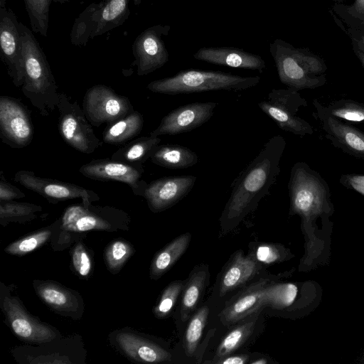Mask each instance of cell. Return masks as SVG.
<instances>
[{
  "label": "cell",
  "instance_id": "cell-1",
  "mask_svg": "<svg viewBox=\"0 0 364 364\" xmlns=\"http://www.w3.org/2000/svg\"><path fill=\"white\" fill-rule=\"evenodd\" d=\"M288 191L289 214L301 218L305 240L299 271L308 272L327 265L331 259V217L335 211L328 183L306 163L298 161L291 167Z\"/></svg>",
  "mask_w": 364,
  "mask_h": 364
},
{
  "label": "cell",
  "instance_id": "cell-2",
  "mask_svg": "<svg viewBox=\"0 0 364 364\" xmlns=\"http://www.w3.org/2000/svg\"><path fill=\"white\" fill-rule=\"evenodd\" d=\"M286 145L282 136H272L239 174L222 215L224 222L241 219L268 194L281 171L279 164Z\"/></svg>",
  "mask_w": 364,
  "mask_h": 364
},
{
  "label": "cell",
  "instance_id": "cell-3",
  "mask_svg": "<svg viewBox=\"0 0 364 364\" xmlns=\"http://www.w3.org/2000/svg\"><path fill=\"white\" fill-rule=\"evenodd\" d=\"M24 82L21 90L43 117L53 112L59 101L58 85L52 70L31 29L20 22Z\"/></svg>",
  "mask_w": 364,
  "mask_h": 364
},
{
  "label": "cell",
  "instance_id": "cell-4",
  "mask_svg": "<svg viewBox=\"0 0 364 364\" xmlns=\"http://www.w3.org/2000/svg\"><path fill=\"white\" fill-rule=\"evenodd\" d=\"M280 82L299 91L326 85L328 67L323 58L306 48H297L277 38L269 45Z\"/></svg>",
  "mask_w": 364,
  "mask_h": 364
},
{
  "label": "cell",
  "instance_id": "cell-5",
  "mask_svg": "<svg viewBox=\"0 0 364 364\" xmlns=\"http://www.w3.org/2000/svg\"><path fill=\"white\" fill-rule=\"evenodd\" d=\"M259 76H240L220 71L186 70L173 76L150 82L152 92L165 95L188 94L215 90H245L260 82Z\"/></svg>",
  "mask_w": 364,
  "mask_h": 364
},
{
  "label": "cell",
  "instance_id": "cell-6",
  "mask_svg": "<svg viewBox=\"0 0 364 364\" xmlns=\"http://www.w3.org/2000/svg\"><path fill=\"white\" fill-rule=\"evenodd\" d=\"M322 294L321 285L314 280L266 283L262 291V305L279 310L287 317L298 318L314 311L321 304Z\"/></svg>",
  "mask_w": 364,
  "mask_h": 364
},
{
  "label": "cell",
  "instance_id": "cell-7",
  "mask_svg": "<svg viewBox=\"0 0 364 364\" xmlns=\"http://www.w3.org/2000/svg\"><path fill=\"white\" fill-rule=\"evenodd\" d=\"M258 106L282 130L299 136L314 134L312 126L296 114L301 107L307 106L306 100L299 91L289 87L274 88Z\"/></svg>",
  "mask_w": 364,
  "mask_h": 364
},
{
  "label": "cell",
  "instance_id": "cell-8",
  "mask_svg": "<svg viewBox=\"0 0 364 364\" xmlns=\"http://www.w3.org/2000/svg\"><path fill=\"white\" fill-rule=\"evenodd\" d=\"M57 108L59 112L58 131L67 144L87 154L101 146L102 142L77 101L71 102L65 93L60 92Z\"/></svg>",
  "mask_w": 364,
  "mask_h": 364
},
{
  "label": "cell",
  "instance_id": "cell-9",
  "mask_svg": "<svg viewBox=\"0 0 364 364\" xmlns=\"http://www.w3.org/2000/svg\"><path fill=\"white\" fill-rule=\"evenodd\" d=\"M82 108L90 123L97 127L116 121L134 110L127 97L119 95L112 87L101 84L87 90Z\"/></svg>",
  "mask_w": 364,
  "mask_h": 364
},
{
  "label": "cell",
  "instance_id": "cell-10",
  "mask_svg": "<svg viewBox=\"0 0 364 364\" xmlns=\"http://www.w3.org/2000/svg\"><path fill=\"white\" fill-rule=\"evenodd\" d=\"M33 127L31 114L18 99L0 97V138L14 149L28 146L33 140Z\"/></svg>",
  "mask_w": 364,
  "mask_h": 364
},
{
  "label": "cell",
  "instance_id": "cell-11",
  "mask_svg": "<svg viewBox=\"0 0 364 364\" xmlns=\"http://www.w3.org/2000/svg\"><path fill=\"white\" fill-rule=\"evenodd\" d=\"M169 25L157 24L143 31L132 44L134 63L139 76L148 75L162 68L169 58L164 36L168 34Z\"/></svg>",
  "mask_w": 364,
  "mask_h": 364
},
{
  "label": "cell",
  "instance_id": "cell-12",
  "mask_svg": "<svg viewBox=\"0 0 364 364\" xmlns=\"http://www.w3.org/2000/svg\"><path fill=\"white\" fill-rule=\"evenodd\" d=\"M14 180L26 188L41 195L50 203L81 198L84 205H89L91 202L100 200L99 196L92 190L71 183L42 178L31 171H17Z\"/></svg>",
  "mask_w": 364,
  "mask_h": 364
},
{
  "label": "cell",
  "instance_id": "cell-13",
  "mask_svg": "<svg viewBox=\"0 0 364 364\" xmlns=\"http://www.w3.org/2000/svg\"><path fill=\"white\" fill-rule=\"evenodd\" d=\"M84 176L101 181H119L127 184L135 195L142 196L148 183L142 179L141 164H130L112 159H94L79 168Z\"/></svg>",
  "mask_w": 364,
  "mask_h": 364
},
{
  "label": "cell",
  "instance_id": "cell-14",
  "mask_svg": "<svg viewBox=\"0 0 364 364\" xmlns=\"http://www.w3.org/2000/svg\"><path fill=\"white\" fill-rule=\"evenodd\" d=\"M1 58L13 83L21 87L24 82L23 46L20 22L12 10L0 8Z\"/></svg>",
  "mask_w": 364,
  "mask_h": 364
},
{
  "label": "cell",
  "instance_id": "cell-15",
  "mask_svg": "<svg viewBox=\"0 0 364 364\" xmlns=\"http://www.w3.org/2000/svg\"><path fill=\"white\" fill-rule=\"evenodd\" d=\"M315 118L331 144L351 156L364 161V132L328 114L318 100H313Z\"/></svg>",
  "mask_w": 364,
  "mask_h": 364
},
{
  "label": "cell",
  "instance_id": "cell-16",
  "mask_svg": "<svg viewBox=\"0 0 364 364\" xmlns=\"http://www.w3.org/2000/svg\"><path fill=\"white\" fill-rule=\"evenodd\" d=\"M217 105L213 102H193L178 107L164 116L150 134L176 135L192 131L210 120Z\"/></svg>",
  "mask_w": 364,
  "mask_h": 364
},
{
  "label": "cell",
  "instance_id": "cell-17",
  "mask_svg": "<svg viewBox=\"0 0 364 364\" xmlns=\"http://www.w3.org/2000/svg\"><path fill=\"white\" fill-rule=\"evenodd\" d=\"M196 180L191 175L162 177L148 183L142 196L151 210L163 211L186 197Z\"/></svg>",
  "mask_w": 364,
  "mask_h": 364
},
{
  "label": "cell",
  "instance_id": "cell-18",
  "mask_svg": "<svg viewBox=\"0 0 364 364\" xmlns=\"http://www.w3.org/2000/svg\"><path fill=\"white\" fill-rule=\"evenodd\" d=\"M5 315L15 334L28 342L45 343L56 337L49 326L31 317L15 297H5L3 301Z\"/></svg>",
  "mask_w": 364,
  "mask_h": 364
},
{
  "label": "cell",
  "instance_id": "cell-19",
  "mask_svg": "<svg viewBox=\"0 0 364 364\" xmlns=\"http://www.w3.org/2000/svg\"><path fill=\"white\" fill-rule=\"evenodd\" d=\"M123 213L110 207H93L90 205H73L66 208L62 219L63 228L74 232L92 230H108L112 229L109 219L107 218Z\"/></svg>",
  "mask_w": 364,
  "mask_h": 364
},
{
  "label": "cell",
  "instance_id": "cell-20",
  "mask_svg": "<svg viewBox=\"0 0 364 364\" xmlns=\"http://www.w3.org/2000/svg\"><path fill=\"white\" fill-rule=\"evenodd\" d=\"M193 58L214 65L260 73L266 68V63L261 56L232 47H203L193 54Z\"/></svg>",
  "mask_w": 364,
  "mask_h": 364
},
{
  "label": "cell",
  "instance_id": "cell-21",
  "mask_svg": "<svg viewBox=\"0 0 364 364\" xmlns=\"http://www.w3.org/2000/svg\"><path fill=\"white\" fill-rule=\"evenodd\" d=\"M116 340L121 349L134 360L146 363H161L171 360L169 352L133 333H120Z\"/></svg>",
  "mask_w": 364,
  "mask_h": 364
},
{
  "label": "cell",
  "instance_id": "cell-22",
  "mask_svg": "<svg viewBox=\"0 0 364 364\" xmlns=\"http://www.w3.org/2000/svg\"><path fill=\"white\" fill-rule=\"evenodd\" d=\"M266 283L261 282L251 287L228 306L220 314L224 325L233 324L262 308V291Z\"/></svg>",
  "mask_w": 364,
  "mask_h": 364
},
{
  "label": "cell",
  "instance_id": "cell-23",
  "mask_svg": "<svg viewBox=\"0 0 364 364\" xmlns=\"http://www.w3.org/2000/svg\"><path fill=\"white\" fill-rule=\"evenodd\" d=\"M259 269V262L253 256H245L239 252L222 276L220 295L244 284L257 274Z\"/></svg>",
  "mask_w": 364,
  "mask_h": 364
},
{
  "label": "cell",
  "instance_id": "cell-24",
  "mask_svg": "<svg viewBox=\"0 0 364 364\" xmlns=\"http://www.w3.org/2000/svg\"><path fill=\"white\" fill-rule=\"evenodd\" d=\"M144 126L142 114L134 110L129 114L107 124L102 141L118 146L124 144L140 134Z\"/></svg>",
  "mask_w": 364,
  "mask_h": 364
},
{
  "label": "cell",
  "instance_id": "cell-25",
  "mask_svg": "<svg viewBox=\"0 0 364 364\" xmlns=\"http://www.w3.org/2000/svg\"><path fill=\"white\" fill-rule=\"evenodd\" d=\"M150 159L153 164L170 169L188 168L198 161L196 153L179 144L158 145Z\"/></svg>",
  "mask_w": 364,
  "mask_h": 364
},
{
  "label": "cell",
  "instance_id": "cell-26",
  "mask_svg": "<svg viewBox=\"0 0 364 364\" xmlns=\"http://www.w3.org/2000/svg\"><path fill=\"white\" fill-rule=\"evenodd\" d=\"M129 0H101L98 24L94 38L122 25L131 11Z\"/></svg>",
  "mask_w": 364,
  "mask_h": 364
},
{
  "label": "cell",
  "instance_id": "cell-27",
  "mask_svg": "<svg viewBox=\"0 0 364 364\" xmlns=\"http://www.w3.org/2000/svg\"><path fill=\"white\" fill-rule=\"evenodd\" d=\"M100 10V2L92 3L75 18L70 35L73 45L85 46L90 39L94 38Z\"/></svg>",
  "mask_w": 364,
  "mask_h": 364
},
{
  "label": "cell",
  "instance_id": "cell-28",
  "mask_svg": "<svg viewBox=\"0 0 364 364\" xmlns=\"http://www.w3.org/2000/svg\"><path fill=\"white\" fill-rule=\"evenodd\" d=\"M161 141L159 136L151 134L137 138L117 150L111 159L130 164H143L150 159L153 151Z\"/></svg>",
  "mask_w": 364,
  "mask_h": 364
},
{
  "label": "cell",
  "instance_id": "cell-29",
  "mask_svg": "<svg viewBox=\"0 0 364 364\" xmlns=\"http://www.w3.org/2000/svg\"><path fill=\"white\" fill-rule=\"evenodd\" d=\"M36 289L41 299L56 310L73 312L78 307L76 297L70 291L53 282H40Z\"/></svg>",
  "mask_w": 364,
  "mask_h": 364
},
{
  "label": "cell",
  "instance_id": "cell-30",
  "mask_svg": "<svg viewBox=\"0 0 364 364\" xmlns=\"http://www.w3.org/2000/svg\"><path fill=\"white\" fill-rule=\"evenodd\" d=\"M191 237L189 232L184 233L157 254L151 266V274L154 277L161 276L175 264L186 252Z\"/></svg>",
  "mask_w": 364,
  "mask_h": 364
},
{
  "label": "cell",
  "instance_id": "cell-31",
  "mask_svg": "<svg viewBox=\"0 0 364 364\" xmlns=\"http://www.w3.org/2000/svg\"><path fill=\"white\" fill-rule=\"evenodd\" d=\"M206 275L205 270L198 271L191 276L185 284L181 309L182 321H186L196 309L205 287Z\"/></svg>",
  "mask_w": 364,
  "mask_h": 364
},
{
  "label": "cell",
  "instance_id": "cell-32",
  "mask_svg": "<svg viewBox=\"0 0 364 364\" xmlns=\"http://www.w3.org/2000/svg\"><path fill=\"white\" fill-rule=\"evenodd\" d=\"M324 110L330 115L353 122H364V103L350 99H340L328 105H323Z\"/></svg>",
  "mask_w": 364,
  "mask_h": 364
},
{
  "label": "cell",
  "instance_id": "cell-33",
  "mask_svg": "<svg viewBox=\"0 0 364 364\" xmlns=\"http://www.w3.org/2000/svg\"><path fill=\"white\" fill-rule=\"evenodd\" d=\"M255 322L256 318L252 319L236 326L230 331L218 346L215 358L218 360L230 355L239 348L252 333Z\"/></svg>",
  "mask_w": 364,
  "mask_h": 364
},
{
  "label": "cell",
  "instance_id": "cell-34",
  "mask_svg": "<svg viewBox=\"0 0 364 364\" xmlns=\"http://www.w3.org/2000/svg\"><path fill=\"white\" fill-rule=\"evenodd\" d=\"M209 315V309L200 308L190 319L185 334L184 346L188 356L192 355L198 348Z\"/></svg>",
  "mask_w": 364,
  "mask_h": 364
},
{
  "label": "cell",
  "instance_id": "cell-35",
  "mask_svg": "<svg viewBox=\"0 0 364 364\" xmlns=\"http://www.w3.org/2000/svg\"><path fill=\"white\" fill-rule=\"evenodd\" d=\"M33 32L47 36L51 0H23Z\"/></svg>",
  "mask_w": 364,
  "mask_h": 364
},
{
  "label": "cell",
  "instance_id": "cell-36",
  "mask_svg": "<svg viewBox=\"0 0 364 364\" xmlns=\"http://www.w3.org/2000/svg\"><path fill=\"white\" fill-rule=\"evenodd\" d=\"M39 205L28 203L0 201V219L1 223L11 220L28 219L35 217V213L41 211Z\"/></svg>",
  "mask_w": 364,
  "mask_h": 364
},
{
  "label": "cell",
  "instance_id": "cell-37",
  "mask_svg": "<svg viewBox=\"0 0 364 364\" xmlns=\"http://www.w3.org/2000/svg\"><path fill=\"white\" fill-rule=\"evenodd\" d=\"M50 235V230L35 232L10 244L5 248V252L18 256L26 255L42 246L49 239Z\"/></svg>",
  "mask_w": 364,
  "mask_h": 364
},
{
  "label": "cell",
  "instance_id": "cell-38",
  "mask_svg": "<svg viewBox=\"0 0 364 364\" xmlns=\"http://www.w3.org/2000/svg\"><path fill=\"white\" fill-rule=\"evenodd\" d=\"M253 257L259 262L272 264L288 260L294 256L282 245L262 244L257 247Z\"/></svg>",
  "mask_w": 364,
  "mask_h": 364
},
{
  "label": "cell",
  "instance_id": "cell-39",
  "mask_svg": "<svg viewBox=\"0 0 364 364\" xmlns=\"http://www.w3.org/2000/svg\"><path fill=\"white\" fill-rule=\"evenodd\" d=\"M184 287L182 281H176L164 289L158 304L154 308V314L158 318L165 317L170 314Z\"/></svg>",
  "mask_w": 364,
  "mask_h": 364
},
{
  "label": "cell",
  "instance_id": "cell-40",
  "mask_svg": "<svg viewBox=\"0 0 364 364\" xmlns=\"http://www.w3.org/2000/svg\"><path fill=\"white\" fill-rule=\"evenodd\" d=\"M133 252L132 246L122 240L111 243L105 252L107 266L112 271L119 270Z\"/></svg>",
  "mask_w": 364,
  "mask_h": 364
},
{
  "label": "cell",
  "instance_id": "cell-41",
  "mask_svg": "<svg viewBox=\"0 0 364 364\" xmlns=\"http://www.w3.org/2000/svg\"><path fill=\"white\" fill-rule=\"evenodd\" d=\"M329 12L339 18L364 24V0H355L350 5L335 4Z\"/></svg>",
  "mask_w": 364,
  "mask_h": 364
},
{
  "label": "cell",
  "instance_id": "cell-42",
  "mask_svg": "<svg viewBox=\"0 0 364 364\" xmlns=\"http://www.w3.org/2000/svg\"><path fill=\"white\" fill-rule=\"evenodd\" d=\"M73 264L77 272L82 277L87 276L91 270V259L81 243H78L73 252Z\"/></svg>",
  "mask_w": 364,
  "mask_h": 364
},
{
  "label": "cell",
  "instance_id": "cell-43",
  "mask_svg": "<svg viewBox=\"0 0 364 364\" xmlns=\"http://www.w3.org/2000/svg\"><path fill=\"white\" fill-rule=\"evenodd\" d=\"M339 182L343 187L353 190L364 196V175L342 174L339 178Z\"/></svg>",
  "mask_w": 364,
  "mask_h": 364
},
{
  "label": "cell",
  "instance_id": "cell-44",
  "mask_svg": "<svg viewBox=\"0 0 364 364\" xmlns=\"http://www.w3.org/2000/svg\"><path fill=\"white\" fill-rule=\"evenodd\" d=\"M25 196V193L20 189L5 180L1 171L0 179V201H11L14 199L23 198Z\"/></svg>",
  "mask_w": 364,
  "mask_h": 364
},
{
  "label": "cell",
  "instance_id": "cell-45",
  "mask_svg": "<svg viewBox=\"0 0 364 364\" xmlns=\"http://www.w3.org/2000/svg\"><path fill=\"white\" fill-rule=\"evenodd\" d=\"M337 25L350 38L352 46H355L364 53V31L357 27L338 23Z\"/></svg>",
  "mask_w": 364,
  "mask_h": 364
},
{
  "label": "cell",
  "instance_id": "cell-46",
  "mask_svg": "<svg viewBox=\"0 0 364 364\" xmlns=\"http://www.w3.org/2000/svg\"><path fill=\"white\" fill-rule=\"evenodd\" d=\"M248 358L247 355H237L232 356L230 355L217 360L215 363L222 364H244L247 362Z\"/></svg>",
  "mask_w": 364,
  "mask_h": 364
},
{
  "label": "cell",
  "instance_id": "cell-47",
  "mask_svg": "<svg viewBox=\"0 0 364 364\" xmlns=\"http://www.w3.org/2000/svg\"><path fill=\"white\" fill-rule=\"evenodd\" d=\"M354 53L355 54L357 58L360 61V63L364 70V53L359 50L358 48L355 46H352Z\"/></svg>",
  "mask_w": 364,
  "mask_h": 364
},
{
  "label": "cell",
  "instance_id": "cell-48",
  "mask_svg": "<svg viewBox=\"0 0 364 364\" xmlns=\"http://www.w3.org/2000/svg\"><path fill=\"white\" fill-rule=\"evenodd\" d=\"M335 21L336 22V23H342L344 25L355 26V27H357V28L364 31V25L358 24V23H353V22L343 21H339V20H335Z\"/></svg>",
  "mask_w": 364,
  "mask_h": 364
},
{
  "label": "cell",
  "instance_id": "cell-49",
  "mask_svg": "<svg viewBox=\"0 0 364 364\" xmlns=\"http://www.w3.org/2000/svg\"><path fill=\"white\" fill-rule=\"evenodd\" d=\"M267 363H268L267 360H266L265 359H263V358H262L261 360H257L255 361L251 362V363H252V364H266Z\"/></svg>",
  "mask_w": 364,
  "mask_h": 364
},
{
  "label": "cell",
  "instance_id": "cell-50",
  "mask_svg": "<svg viewBox=\"0 0 364 364\" xmlns=\"http://www.w3.org/2000/svg\"><path fill=\"white\" fill-rule=\"evenodd\" d=\"M327 1L334 2L335 4H341L346 1V0H327Z\"/></svg>",
  "mask_w": 364,
  "mask_h": 364
},
{
  "label": "cell",
  "instance_id": "cell-51",
  "mask_svg": "<svg viewBox=\"0 0 364 364\" xmlns=\"http://www.w3.org/2000/svg\"><path fill=\"white\" fill-rule=\"evenodd\" d=\"M7 0H0V8H5Z\"/></svg>",
  "mask_w": 364,
  "mask_h": 364
},
{
  "label": "cell",
  "instance_id": "cell-52",
  "mask_svg": "<svg viewBox=\"0 0 364 364\" xmlns=\"http://www.w3.org/2000/svg\"><path fill=\"white\" fill-rule=\"evenodd\" d=\"M142 0H133L134 4L135 6H139Z\"/></svg>",
  "mask_w": 364,
  "mask_h": 364
},
{
  "label": "cell",
  "instance_id": "cell-53",
  "mask_svg": "<svg viewBox=\"0 0 364 364\" xmlns=\"http://www.w3.org/2000/svg\"><path fill=\"white\" fill-rule=\"evenodd\" d=\"M51 1H53L55 2H59V3H65V2L69 1L70 0H51Z\"/></svg>",
  "mask_w": 364,
  "mask_h": 364
},
{
  "label": "cell",
  "instance_id": "cell-54",
  "mask_svg": "<svg viewBox=\"0 0 364 364\" xmlns=\"http://www.w3.org/2000/svg\"><path fill=\"white\" fill-rule=\"evenodd\" d=\"M360 363H364V358H361V360L359 361Z\"/></svg>",
  "mask_w": 364,
  "mask_h": 364
}]
</instances>
